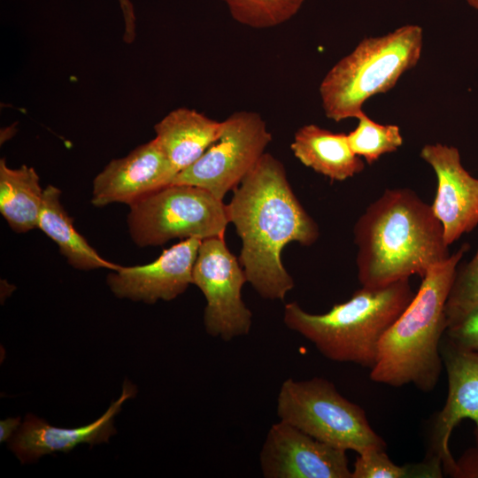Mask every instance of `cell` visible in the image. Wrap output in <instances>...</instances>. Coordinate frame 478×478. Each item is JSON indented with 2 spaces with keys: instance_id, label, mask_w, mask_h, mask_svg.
<instances>
[{
  "instance_id": "e0dca14e",
  "label": "cell",
  "mask_w": 478,
  "mask_h": 478,
  "mask_svg": "<svg viewBox=\"0 0 478 478\" xmlns=\"http://www.w3.org/2000/svg\"><path fill=\"white\" fill-rule=\"evenodd\" d=\"M290 149L303 165L331 181H345L365 168L364 161L351 149L347 134L334 133L315 124L299 127Z\"/></svg>"
},
{
  "instance_id": "2e32d148",
  "label": "cell",
  "mask_w": 478,
  "mask_h": 478,
  "mask_svg": "<svg viewBox=\"0 0 478 478\" xmlns=\"http://www.w3.org/2000/svg\"><path fill=\"white\" fill-rule=\"evenodd\" d=\"M222 121L194 109L171 111L154 126L155 139L177 173L196 162L220 137Z\"/></svg>"
},
{
  "instance_id": "9c48e42d",
  "label": "cell",
  "mask_w": 478,
  "mask_h": 478,
  "mask_svg": "<svg viewBox=\"0 0 478 478\" xmlns=\"http://www.w3.org/2000/svg\"><path fill=\"white\" fill-rule=\"evenodd\" d=\"M192 279V284L199 288L206 299L204 325L209 335L231 341L249 334L252 313L241 293L248 281L239 259L228 250L225 237L201 242Z\"/></svg>"
},
{
  "instance_id": "d6986e66",
  "label": "cell",
  "mask_w": 478,
  "mask_h": 478,
  "mask_svg": "<svg viewBox=\"0 0 478 478\" xmlns=\"http://www.w3.org/2000/svg\"><path fill=\"white\" fill-rule=\"evenodd\" d=\"M40 178L33 167L11 168L0 160V212L16 233L38 228L43 200Z\"/></svg>"
},
{
  "instance_id": "83f0119b",
  "label": "cell",
  "mask_w": 478,
  "mask_h": 478,
  "mask_svg": "<svg viewBox=\"0 0 478 478\" xmlns=\"http://www.w3.org/2000/svg\"><path fill=\"white\" fill-rule=\"evenodd\" d=\"M466 1L472 8L478 10V0H466Z\"/></svg>"
},
{
  "instance_id": "4316f807",
  "label": "cell",
  "mask_w": 478,
  "mask_h": 478,
  "mask_svg": "<svg viewBox=\"0 0 478 478\" xmlns=\"http://www.w3.org/2000/svg\"><path fill=\"white\" fill-rule=\"evenodd\" d=\"M20 427L19 418H7L0 422L1 443L10 440Z\"/></svg>"
},
{
  "instance_id": "603a6c76",
  "label": "cell",
  "mask_w": 478,
  "mask_h": 478,
  "mask_svg": "<svg viewBox=\"0 0 478 478\" xmlns=\"http://www.w3.org/2000/svg\"><path fill=\"white\" fill-rule=\"evenodd\" d=\"M478 305V245L469 262L457 267L445 304L447 328L461 321Z\"/></svg>"
},
{
  "instance_id": "9a60e30c",
  "label": "cell",
  "mask_w": 478,
  "mask_h": 478,
  "mask_svg": "<svg viewBox=\"0 0 478 478\" xmlns=\"http://www.w3.org/2000/svg\"><path fill=\"white\" fill-rule=\"evenodd\" d=\"M135 394L136 388L126 381L120 397L111 404L101 417L75 428H57L29 414L10 439V449L21 463H28L56 451L69 452L80 443L92 445L107 443L116 434L114 416L120 412L124 402Z\"/></svg>"
},
{
  "instance_id": "30bf717a",
  "label": "cell",
  "mask_w": 478,
  "mask_h": 478,
  "mask_svg": "<svg viewBox=\"0 0 478 478\" xmlns=\"http://www.w3.org/2000/svg\"><path fill=\"white\" fill-rule=\"evenodd\" d=\"M440 351L448 378V395L433 421L427 458L441 463L443 473L452 477L456 459L449 441L454 428L463 420H471L478 443V352L457 344L445 335Z\"/></svg>"
},
{
  "instance_id": "ba28073f",
  "label": "cell",
  "mask_w": 478,
  "mask_h": 478,
  "mask_svg": "<svg viewBox=\"0 0 478 478\" xmlns=\"http://www.w3.org/2000/svg\"><path fill=\"white\" fill-rule=\"evenodd\" d=\"M272 141L259 113L239 111L222 121L219 139L171 184L204 189L223 200L254 168Z\"/></svg>"
},
{
  "instance_id": "7402d4cb",
  "label": "cell",
  "mask_w": 478,
  "mask_h": 478,
  "mask_svg": "<svg viewBox=\"0 0 478 478\" xmlns=\"http://www.w3.org/2000/svg\"><path fill=\"white\" fill-rule=\"evenodd\" d=\"M232 18L252 28H270L294 17L305 0H223Z\"/></svg>"
},
{
  "instance_id": "4fadbf2b",
  "label": "cell",
  "mask_w": 478,
  "mask_h": 478,
  "mask_svg": "<svg viewBox=\"0 0 478 478\" xmlns=\"http://www.w3.org/2000/svg\"><path fill=\"white\" fill-rule=\"evenodd\" d=\"M201 242L197 238L182 240L149 264L119 266L108 274L107 284L120 298L146 304L173 300L193 282V266Z\"/></svg>"
},
{
  "instance_id": "5b68a950",
  "label": "cell",
  "mask_w": 478,
  "mask_h": 478,
  "mask_svg": "<svg viewBox=\"0 0 478 478\" xmlns=\"http://www.w3.org/2000/svg\"><path fill=\"white\" fill-rule=\"evenodd\" d=\"M422 47L423 30L418 25L364 38L320 82L319 92L327 118L336 122L357 119L367 99L390 90L418 64Z\"/></svg>"
},
{
  "instance_id": "3957f363",
  "label": "cell",
  "mask_w": 478,
  "mask_h": 478,
  "mask_svg": "<svg viewBox=\"0 0 478 478\" xmlns=\"http://www.w3.org/2000/svg\"><path fill=\"white\" fill-rule=\"evenodd\" d=\"M469 248L464 243L421 278L411 303L381 340L370 372L373 382L392 387L412 384L423 392L436 388L443 366L440 343L447 329L445 304L457 267Z\"/></svg>"
},
{
  "instance_id": "8fae6325",
  "label": "cell",
  "mask_w": 478,
  "mask_h": 478,
  "mask_svg": "<svg viewBox=\"0 0 478 478\" xmlns=\"http://www.w3.org/2000/svg\"><path fill=\"white\" fill-rule=\"evenodd\" d=\"M259 463L266 478H351L346 451L282 420L268 430Z\"/></svg>"
},
{
  "instance_id": "484cf974",
  "label": "cell",
  "mask_w": 478,
  "mask_h": 478,
  "mask_svg": "<svg viewBox=\"0 0 478 478\" xmlns=\"http://www.w3.org/2000/svg\"><path fill=\"white\" fill-rule=\"evenodd\" d=\"M124 20L123 41L132 43L136 35V18L131 0H118Z\"/></svg>"
},
{
  "instance_id": "cb8c5ba5",
  "label": "cell",
  "mask_w": 478,
  "mask_h": 478,
  "mask_svg": "<svg viewBox=\"0 0 478 478\" xmlns=\"http://www.w3.org/2000/svg\"><path fill=\"white\" fill-rule=\"evenodd\" d=\"M457 344L478 352V305L444 334Z\"/></svg>"
},
{
  "instance_id": "5bb4252c",
  "label": "cell",
  "mask_w": 478,
  "mask_h": 478,
  "mask_svg": "<svg viewBox=\"0 0 478 478\" xmlns=\"http://www.w3.org/2000/svg\"><path fill=\"white\" fill-rule=\"evenodd\" d=\"M176 174L154 138L108 163L93 181L91 203L97 207L113 203L131 205L171 184Z\"/></svg>"
},
{
  "instance_id": "d4e9b609",
  "label": "cell",
  "mask_w": 478,
  "mask_h": 478,
  "mask_svg": "<svg viewBox=\"0 0 478 478\" xmlns=\"http://www.w3.org/2000/svg\"><path fill=\"white\" fill-rule=\"evenodd\" d=\"M453 478H478V443L456 459Z\"/></svg>"
},
{
  "instance_id": "277c9868",
  "label": "cell",
  "mask_w": 478,
  "mask_h": 478,
  "mask_svg": "<svg viewBox=\"0 0 478 478\" xmlns=\"http://www.w3.org/2000/svg\"><path fill=\"white\" fill-rule=\"evenodd\" d=\"M414 295L409 279L379 288L362 287L349 300L322 314L310 313L297 302L289 303L283 321L327 358L371 369L381 340Z\"/></svg>"
},
{
  "instance_id": "7a4b0ae2",
  "label": "cell",
  "mask_w": 478,
  "mask_h": 478,
  "mask_svg": "<svg viewBox=\"0 0 478 478\" xmlns=\"http://www.w3.org/2000/svg\"><path fill=\"white\" fill-rule=\"evenodd\" d=\"M358 279L379 288L417 274L423 278L450 256L431 204L407 188L386 189L353 227Z\"/></svg>"
},
{
  "instance_id": "ffe728a7",
  "label": "cell",
  "mask_w": 478,
  "mask_h": 478,
  "mask_svg": "<svg viewBox=\"0 0 478 478\" xmlns=\"http://www.w3.org/2000/svg\"><path fill=\"white\" fill-rule=\"evenodd\" d=\"M355 129L347 134L351 149L367 164L376 162L382 155L398 150L404 143L397 125L380 124L364 112L358 117Z\"/></svg>"
},
{
  "instance_id": "7c38bea8",
  "label": "cell",
  "mask_w": 478,
  "mask_h": 478,
  "mask_svg": "<svg viewBox=\"0 0 478 478\" xmlns=\"http://www.w3.org/2000/svg\"><path fill=\"white\" fill-rule=\"evenodd\" d=\"M420 155L436 173L437 187L431 207L451 245L478 225V178L465 169L454 146L425 144Z\"/></svg>"
},
{
  "instance_id": "8992f818",
  "label": "cell",
  "mask_w": 478,
  "mask_h": 478,
  "mask_svg": "<svg viewBox=\"0 0 478 478\" xmlns=\"http://www.w3.org/2000/svg\"><path fill=\"white\" fill-rule=\"evenodd\" d=\"M277 414L280 420L343 451L360 454L386 449V443L370 426L365 410L321 377L285 380L277 397Z\"/></svg>"
},
{
  "instance_id": "44dd1931",
  "label": "cell",
  "mask_w": 478,
  "mask_h": 478,
  "mask_svg": "<svg viewBox=\"0 0 478 478\" xmlns=\"http://www.w3.org/2000/svg\"><path fill=\"white\" fill-rule=\"evenodd\" d=\"M443 466L434 459H425L416 464L398 466L385 450L374 449L358 455L351 471V478H441Z\"/></svg>"
},
{
  "instance_id": "52a82bcc",
  "label": "cell",
  "mask_w": 478,
  "mask_h": 478,
  "mask_svg": "<svg viewBox=\"0 0 478 478\" xmlns=\"http://www.w3.org/2000/svg\"><path fill=\"white\" fill-rule=\"evenodd\" d=\"M128 231L139 247L173 239L225 237L227 205L195 186L166 185L129 205Z\"/></svg>"
},
{
  "instance_id": "6da1fadb",
  "label": "cell",
  "mask_w": 478,
  "mask_h": 478,
  "mask_svg": "<svg viewBox=\"0 0 478 478\" xmlns=\"http://www.w3.org/2000/svg\"><path fill=\"white\" fill-rule=\"evenodd\" d=\"M229 222L242 240L239 262L247 281L266 299L283 300L294 281L281 260L291 242L312 245L317 223L294 194L283 164L266 152L233 190Z\"/></svg>"
},
{
  "instance_id": "ac0fdd59",
  "label": "cell",
  "mask_w": 478,
  "mask_h": 478,
  "mask_svg": "<svg viewBox=\"0 0 478 478\" xmlns=\"http://www.w3.org/2000/svg\"><path fill=\"white\" fill-rule=\"evenodd\" d=\"M60 197L61 190L57 187L48 185L44 189L38 228L57 243L59 252L73 268L116 270L119 265L103 258L75 229Z\"/></svg>"
}]
</instances>
